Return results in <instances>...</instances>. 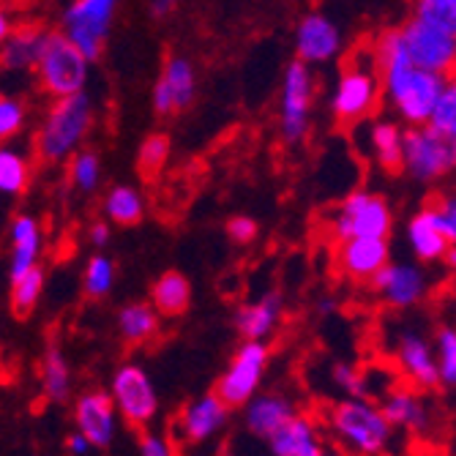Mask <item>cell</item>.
<instances>
[{"label":"cell","mask_w":456,"mask_h":456,"mask_svg":"<svg viewBox=\"0 0 456 456\" xmlns=\"http://www.w3.org/2000/svg\"><path fill=\"white\" fill-rule=\"evenodd\" d=\"M427 126L435 129L437 134L448 137V140H456V88H453L451 79L443 88V94L437 96V102L432 104Z\"/></svg>","instance_id":"obj_35"},{"label":"cell","mask_w":456,"mask_h":456,"mask_svg":"<svg viewBox=\"0 0 456 456\" xmlns=\"http://www.w3.org/2000/svg\"><path fill=\"white\" fill-rule=\"evenodd\" d=\"M281 312H284V304H281V296L279 293H265L263 298L252 301V304H246L238 309L235 314V328H238V334L243 339H260L265 342L279 320H281Z\"/></svg>","instance_id":"obj_23"},{"label":"cell","mask_w":456,"mask_h":456,"mask_svg":"<svg viewBox=\"0 0 456 456\" xmlns=\"http://www.w3.org/2000/svg\"><path fill=\"white\" fill-rule=\"evenodd\" d=\"M334 235L339 240L347 238H388L394 230V214L380 194L353 191L334 214Z\"/></svg>","instance_id":"obj_9"},{"label":"cell","mask_w":456,"mask_h":456,"mask_svg":"<svg viewBox=\"0 0 456 456\" xmlns=\"http://www.w3.org/2000/svg\"><path fill=\"white\" fill-rule=\"evenodd\" d=\"M432 214H435V222L440 224V230L445 232V238L451 243H456V202L453 197H443L432 205Z\"/></svg>","instance_id":"obj_42"},{"label":"cell","mask_w":456,"mask_h":456,"mask_svg":"<svg viewBox=\"0 0 456 456\" xmlns=\"http://www.w3.org/2000/svg\"><path fill=\"white\" fill-rule=\"evenodd\" d=\"M380 104V77L375 63L369 66H350L334 88L330 110L342 126H355L366 120Z\"/></svg>","instance_id":"obj_11"},{"label":"cell","mask_w":456,"mask_h":456,"mask_svg":"<svg viewBox=\"0 0 456 456\" xmlns=\"http://www.w3.org/2000/svg\"><path fill=\"white\" fill-rule=\"evenodd\" d=\"M137 448H140L142 456H170L173 453L170 440L164 437V435H159V432H142Z\"/></svg>","instance_id":"obj_44"},{"label":"cell","mask_w":456,"mask_h":456,"mask_svg":"<svg viewBox=\"0 0 456 456\" xmlns=\"http://www.w3.org/2000/svg\"><path fill=\"white\" fill-rule=\"evenodd\" d=\"M407 58L412 66L427 69V71H440L451 74L456 63V33H448L443 28H435L429 22H421L412 17L402 30H399Z\"/></svg>","instance_id":"obj_12"},{"label":"cell","mask_w":456,"mask_h":456,"mask_svg":"<svg viewBox=\"0 0 456 456\" xmlns=\"http://www.w3.org/2000/svg\"><path fill=\"white\" fill-rule=\"evenodd\" d=\"M312 102H314V74L309 63L304 61L289 63L281 82V110H279V126L287 145H298L306 140L312 123Z\"/></svg>","instance_id":"obj_7"},{"label":"cell","mask_w":456,"mask_h":456,"mask_svg":"<svg viewBox=\"0 0 456 456\" xmlns=\"http://www.w3.org/2000/svg\"><path fill=\"white\" fill-rule=\"evenodd\" d=\"M330 380L345 394V396H369L366 378L353 366V363H337L330 369Z\"/></svg>","instance_id":"obj_41"},{"label":"cell","mask_w":456,"mask_h":456,"mask_svg":"<svg viewBox=\"0 0 456 456\" xmlns=\"http://www.w3.org/2000/svg\"><path fill=\"white\" fill-rule=\"evenodd\" d=\"M71 164H69V178H71V186L91 194L99 181H102V161L94 151H74L71 156Z\"/></svg>","instance_id":"obj_34"},{"label":"cell","mask_w":456,"mask_h":456,"mask_svg":"<svg viewBox=\"0 0 456 456\" xmlns=\"http://www.w3.org/2000/svg\"><path fill=\"white\" fill-rule=\"evenodd\" d=\"M456 164V140L429 129L427 123L410 126L402 134V167L421 183L445 178Z\"/></svg>","instance_id":"obj_5"},{"label":"cell","mask_w":456,"mask_h":456,"mask_svg":"<svg viewBox=\"0 0 456 456\" xmlns=\"http://www.w3.org/2000/svg\"><path fill=\"white\" fill-rule=\"evenodd\" d=\"M268 345L260 339H243V345L235 350L230 366L224 369V375L216 383V396L232 410L243 407L246 399H252L265 378L268 369Z\"/></svg>","instance_id":"obj_8"},{"label":"cell","mask_w":456,"mask_h":456,"mask_svg":"<svg viewBox=\"0 0 456 456\" xmlns=\"http://www.w3.org/2000/svg\"><path fill=\"white\" fill-rule=\"evenodd\" d=\"M391 260L388 238H347L339 246L337 263L345 276L355 281H369Z\"/></svg>","instance_id":"obj_18"},{"label":"cell","mask_w":456,"mask_h":456,"mask_svg":"<svg viewBox=\"0 0 456 456\" xmlns=\"http://www.w3.org/2000/svg\"><path fill=\"white\" fill-rule=\"evenodd\" d=\"M369 284L394 309H410L421 304L429 289L427 271L419 263H391V260L369 279Z\"/></svg>","instance_id":"obj_13"},{"label":"cell","mask_w":456,"mask_h":456,"mask_svg":"<svg viewBox=\"0 0 456 456\" xmlns=\"http://www.w3.org/2000/svg\"><path fill=\"white\" fill-rule=\"evenodd\" d=\"M14 30V17H12V12L0 4V45H4V41L9 38V33Z\"/></svg>","instance_id":"obj_47"},{"label":"cell","mask_w":456,"mask_h":456,"mask_svg":"<svg viewBox=\"0 0 456 456\" xmlns=\"http://www.w3.org/2000/svg\"><path fill=\"white\" fill-rule=\"evenodd\" d=\"M317 312H320V314L337 312V301H334V298H320V301H317Z\"/></svg>","instance_id":"obj_49"},{"label":"cell","mask_w":456,"mask_h":456,"mask_svg":"<svg viewBox=\"0 0 456 456\" xmlns=\"http://www.w3.org/2000/svg\"><path fill=\"white\" fill-rule=\"evenodd\" d=\"M328 427L342 448L353 453H383L394 443V427L380 404H371L366 396H347L330 407Z\"/></svg>","instance_id":"obj_3"},{"label":"cell","mask_w":456,"mask_h":456,"mask_svg":"<svg viewBox=\"0 0 456 456\" xmlns=\"http://www.w3.org/2000/svg\"><path fill=\"white\" fill-rule=\"evenodd\" d=\"M435 363H437V375H440V386H453L456 383V330L451 325L440 328L435 337Z\"/></svg>","instance_id":"obj_37"},{"label":"cell","mask_w":456,"mask_h":456,"mask_svg":"<svg viewBox=\"0 0 456 456\" xmlns=\"http://www.w3.org/2000/svg\"><path fill=\"white\" fill-rule=\"evenodd\" d=\"M396 363L404 371V378L410 380L412 388H437L440 386L435 350L421 334H412V330H407V334L399 337Z\"/></svg>","instance_id":"obj_19"},{"label":"cell","mask_w":456,"mask_h":456,"mask_svg":"<svg viewBox=\"0 0 456 456\" xmlns=\"http://www.w3.org/2000/svg\"><path fill=\"white\" fill-rule=\"evenodd\" d=\"M227 235H230L235 243H240V246L252 243V240L257 238V222H255L252 216H232V219L227 222Z\"/></svg>","instance_id":"obj_43"},{"label":"cell","mask_w":456,"mask_h":456,"mask_svg":"<svg viewBox=\"0 0 456 456\" xmlns=\"http://www.w3.org/2000/svg\"><path fill=\"white\" fill-rule=\"evenodd\" d=\"M112 404L118 410V419L142 429L148 427L159 412V396L148 378V371L140 363H123L112 375L110 388Z\"/></svg>","instance_id":"obj_10"},{"label":"cell","mask_w":456,"mask_h":456,"mask_svg":"<svg viewBox=\"0 0 456 456\" xmlns=\"http://www.w3.org/2000/svg\"><path fill=\"white\" fill-rule=\"evenodd\" d=\"M402 134L404 132L394 120H375L369 129V142H371L375 161L388 173L402 170Z\"/></svg>","instance_id":"obj_29"},{"label":"cell","mask_w":456,"mask_h":456,"mask_svg":"<svg viewBox=\"0 0 456 456\" xmlns=\"http://www.w3.org/2000/svg\"><path fill=\"white\" fill-rule=\"evenodd\" d=\"M246 429L252 432L255 437L265 440L271 437L287 419L296 416V407L287 396H279V394H255L252 399H246Z\"/></svg>","instance_id":"obj_22"},{"label":"cell","mask_w":456,"mask_h":456,"mask_svg":"<svg viewBox=\"0 0 456 456\" xmlns=\"http://www.w3.org/2000/svg\"><path fill=\"white\" fill-rule=\"evenodd\" d=\"M0 4H6V0H0Z\"/></svg>","instance_id":"obj_50"},{"label":"cell","mask_w":456,"mask_h":456,"mask_svg":"<svg viewBox=\"0 0 456 456\" xmlns=\"http://www.w3.org/2000/svg\"><path fill=\"white\" fill-rule=\"evenodd\" d=\"M161 314L151 304H126L118 312V330L123 342L129 345H145L159 337Z\"/></svg>","instance_id":"obj_28"},{"label":"cell","mask_w":456,"mask_h":456,"mask_svg":"<svg viewBox=\"0 0 456 456\" xmlns=\"http://www.w3.org/2000/svg\"><path fill=\"white\" fill-rule=\"evenodd\" d=\"M371 63L380 71V86L386 88L388 102L396 107L399 118L407 126L427 123L429 110L448 86L451 74L412 66L399 30L380 33V38L375 41V50H371Z\"/></svg>","instance_id":"obj_1"},{"label":"cell","mask_w":456,"mask_h":456,"mask_svg":"<svg viewBox=\"0 0 456 456\" xmlns=\"http://www.w3.org/2000/svg\"><path fill=\"white\" fill-rule=\"evenodd\" d=\"M33 69L41 91L58 99V96L86 91L91 61L71 45L63 30H45V41H41Z\"/></svg>","instance_id":"obj_4"},{"label":"cell","mask_w":456,"mask_h":456,"mask_svg":"<svg viewBox=\"0 0 456 456\" xmlns=\"http://www.w3.org/2000/svg\"><path fill=\"white\" fill-rule=\"evenodd\" d=\"M28 123V110L20 99L0 94V142H12Z\"/></svg>","instance_id":"obj_40"},{"label":"cell","mask_w":456,"mask_h":456,"mask_svg":"<svg viewBox=\"0 0 456 456\" xmlns=\"http://www.w3.org/2000/svg\"><path fill=\"white\" fill-rule=\"evenodd\" d=\"M197 94V77L191 61L175 55L164 63V71L153 88V110L159 115H170L175 110H186Z\"/></svg>","instance_id":"obj_15"},{"label":"cell","mask_w":456,"mask_h":456,"mask_svg":"<svg viewBox=\"0 0 456 456\" xmlns=\"http://www.w3.org/2000/svg\"><path fill=\"white\" fill-rule=\"evenodd\" d=\"M170 159V137L167 134H148L140 145V153H137V170L145 175V178H156L164 164Z\"/></svg>","instance_id":"obj_36"},{"label":"cell","mask_w":456,"mask_h":456,"mask_svg":"<svg viewBox=\"0 0 456 456\" xmlns=\"http://www.w3.org/2000/svg\"><path fill=\"white\" fill-rule=\"evenodd\" d=\"M104 214L112 224L132 227L145 216V197L134 186H112L104 197Z\"/></svg>","instance_id":"obj_31"},{"label":"cell","mask_w":456,"mask_h":456,"mask_svg":"<svg viewBox=\"0 0 456 456\" xmlns=\"http://www.w3.org/2000/svg\"><path fill=\"white\" fill-rule=\"evenodd\" d=\"M41 246H45V232H41V224L33 216L20 214L12 222V279H17L28 268L38 265Z\"/></svg>","instance_id":"obj_26"},{"label":"cell","mask_w":456,"mask_h":456,"mask_svg":"<svg viewBox=\"0 0 456 456\" xmlns=\"http://www.w3.org/2000/svg\"><path fill=\"white\" fill-rule=\"evenodd\" d=\"M115 284V263L104 255H94L86 265V276H82V287L91 298H104Z\"/></svg>","instance_id":"obj_38"},{"label":"cell","mask_w":456,"mask_h":456,"mask_svg":"<svg viewBox=\"0 0 456 456\" xmlns=\"http://www.w3.org/2000/svg\"><path fill=\"white\" fill-rule=\"evenodd\" d=\"M94 126V99L86 91L58 96L36 134V151L45 161H66L86 142Z\"/></svg>","instance_id":"obj_2"},{"label":"cell","mask_w":456,"mask_h":456,"mask_svg":"<svg viewBox=\"0 0 456 456\" xmlns=\"http://www.w3.org/2000/svg\"><path fill=\"white\" fill-rule=\"evenodd\" d=\"M412 17L443 28L448 33H456V0H416Z\"/></svg>","instance_id":"obj_39"},{"label":"cell","mask_w":456,"mask_h":456,"mask_svg":"<svg viewBox=\"0 0 456 456\" xmlns=\"http://www.w3.org/2000/svg\"><path fill=\"white\" fill-rule=\"evenodd\" d=\"M66 451H69V453H74V456H86V453H91V451H94V445L86 440V435L74 432V435H69V437H66Z\"/></svg>","instance_id":"obj_45"},{"label":"cell","mask_w":456,"mask_h":456,"mask_svg":"<svg viewBox=\"0 0 456 456\" xmlns=\"http://www.w3.org/2000/svg\"><path fill=\"white\" fill-rule=\"evenodd\" d=\"M45 268L33 265L25 273H20L17 279H12V309L14 314L25 317L36 309L41 293H45Z\"/></svg>","instance_id":"obj_33"},{"label":"cell","mask_w":456,"mask_h":456,"mask_svg":"<svg viewBox=\"0 0 456 456\" xmlns=\"http://www.w3.org/2000/svg\"><path fill=\"white\" fill-rule=\"evenodd\" d=\"M191 304V284L183 273L167 271L151 287V306L164 317H178Z\"/></svg>","instance_id":"obj_27"},{"label":"cell","mask_w":456,"mask_h":456,"mask_svg":"<svg viewBox=\"0 0 456 456\" xmlns=\"http://www.w3.org/2000/svg\"><path fill=\"white\" fill-rule=\"evenodd\" d=\"M407 243L412 248V255H416L421 263H437L445 257V252L453 246L445 232L440 230V224L435 222V214H432V205L421 208L416 216L410 219L407 224Z\"/></svg>","instance_id":"obj_24"},{"label":"cell","mask_w":456,"mask_h":456,"mask_svg":"<svg viewBox=\"0 0 456 456\" xmlns=\"http://www.w3.org/2000/svg\"><path fill=\"white\" fill-rule=\"evenodd\" d=\"M30 183V159L12 148L9 142H0V194L17 197Z\"/></svg>","instance_id":"obj_32"},{"label":"cell","mask_w":456,"mask_h":456,"mask_svg":"<svg viewBox=\"0 0 456 456\" xmlns=\"http://www.w3.org/2000/svg\"><path fill=\"white\" fill-rule=\"evenodd\" d=\"M265 443L273 456H320L322 453V440H320L314 421H309L306 416H298V412L293 419H287L271 437H265Z\"/></svg>","instance_id":"obj_20"},{"label":"cell","mask_w":456,"mask_h":456,"mask_svg":"<svg viewBox=\"0 0 456 456\" xmlns=\"http://www.w3.org/2000/svg\"><path fill=\"white\" fill-rule=\"evenodd\" d=\"M380 410L394 429H404V432H424L432 421L429 404L421 399L416 388H391Z\"/></svg>","instance_id":"obj_21"},{"label":"cell","mask_w":456,"mask_h":456,"mask_svg":"<svg viewBox=\"0 0 456 456\" xmlns=\"http://www.w3.org/2000/svg\"><path fill=\"white\" fill-rule=\"evenodd\" d=\"M110 238H112V230H110V224H107V222H96V224H91V243H94V246H107V243H110Z\"/></svg>","instance_id":"obj_46"},{"label":"cell","mask_w":456,"mask_h":456,"mask_svg":"<svg viewBox=\"0 0 456 456\" xmlns=\"http://www.w3.org/2000/svg\"><path fill=\"white\" fill-rule=\"evenodd\" d=\"M41 391L47 402L55 404L66 402L71 394V366L58 347H47L45 361H41Z\"/></svg>","instance_id":"obj_30"},{"label":"cell","mask_w":456,"mask_h":456,"mask_svg":"<svg viewBox=\"0 0 456 456\" xmlns=\"http://www.w3.org/2000/svg\"><path fill=\"white\" fill-rule=\"evenodd\" d=\"M45 28L38 25H14L9 38L0 45V66L6 71H30L36 66Z\"/></svg>","instance_id":"obj_25"},{"label":"cell","mask_w":456,"mask_h":456,"mask_svg":"<svg viewBox=\"0 0 456 456\" xmlns=\"http://www.w3.org/2000/svg\"><path fill=\"white\" fill-rule=\"evenodd\" d=\"M178 6V0H151V14L153 17H167Z\"/></svg>","instance_id":"obj_48"},{"label":"cell","mask_w":456,"mask_h":456,"mask_svg":"<svg viewBox=\"0 0 456 456\" xmlns=\"http://www.w3.org/2000/svg\"><path fill=\"white\" fill-rule=\"evenodd\" d=\"M74 424L77 432L86 435V440L104 451L118 437V410L107 391H88L74 404Z\"/></svg>","instance_id":"obj_14"},{"label":"cell","mask_w":456,"mask_h":456,"mask_svg":"<svg viewBox=\"0 0 456 456\" xmlns=\"http://www.w3.org/2000/svg\"><path fill=\"white\" fill-rule=\"evenodd\" d=\"M342 50V30L337 28L334 20H328L325 14H309L301 20L296 30V53L298 61L317 66L334 61Z\"/></svg>","instance_id":"obj_16"},{"label":"cell","mask_w":456,"mask_h":456,"mask_svg":"<svg viewBox=\"0 0 456 456\" xmlns=\"http://www.w3.org/2000/svg\"><path fill=\"white\" fill-rule=\"evenodd\" d=\"M118 0H71L63 14V33L91 63L102 58L115 20Z\"/></svg>","instance_id":"obj_6"},{"label":"cell","mask_w":456,"mask_h":456,"mask_svg":"<svg viewBox=\"0 0 456 456\" xmlns=\"http://www.w3.org/2000/svg\"><path fill=\"white\" fill-rule=\"evenodd\" d=\"M227 419H230V407L216 394H205L183 407L178 429L189 445H202L227 427Z\"/></svg>","instance_id":"obj_17"}]
</instances>
